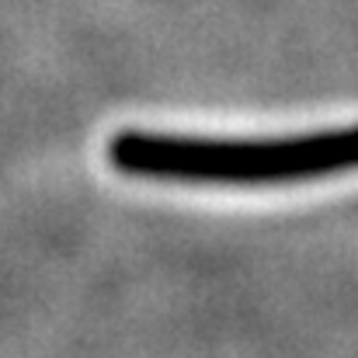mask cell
I'll return each mask as SVG.
<instances>
[{"label":"cell","mask_w":358,"mask_h":358,"mask_svg":"<svg viewBox=\"0 0 358 358\" xmlns=\"http://www.w3.org/2000/svg\"><path fill=\"white\" fill-rule=\"evenodd\" d=\"M108 164L139 181L268 188L358 171V122L275 139H209L122 129L105 146Z\"/></svg>","instance_id":"1"}]
</instances>
